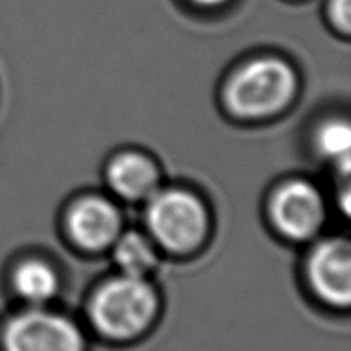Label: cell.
Returning <instances> with one entry per match:
<instances>
[{
  "instance_id": "cell-1",
  "label": "cell",
  "mask_w": 351,
  "mask_h": 351,
  "mask_svg": "<svg viewBox=\"0 0 351 351\" xmlns=\"http://www.w3.org/2000/svg\"><path fill=\"white\" fill-rule=\"evenodd\" d=\"M160 311L156 290L146 278L127 276L108 280L93 293L88 305L89 324L99 338L125 345L143 338Z\"/></svg>"
},
{
  "instance_id": "cell-13",
  "label": "cell",
  "mask_w": 351,
  "mask_h": 351,
  "mask_svg": "<svg viewBox=\"0 0 351 351\" xmlns=\"http://www.w3.org/2000/svg\"><path fill=\"white\" fill-rule=\"evenodd\" d=\"M191 2L197 3V5H202V7H218V5H223L225 2H228V0H191Z\"/></svg>"
},
{
  "instance_id": "cell-3",
  "label": "cell",
  "mask_w": 351,
  "mask_h": 351,
  "mask_svg": "<svg viewBox=\"0 0 351 351\" xmlns=\"http://www.w3.org/2000/svg\"><path fill=\"white\" fill-rule=\"evenodd\" d=\"M147 230L170 252H191L208 233V213L192 192L158 191L147 199Z\"/></svg>"
},
{
  "instance_id": "cell-7",
  "label": "cell",
  "mask_w": 351,
  "mask_h": 351,
  "mask_svg": "<svg viewBox=\"0 0 351 351\" xmlns=\"http://www.w3.org/2000/svg\"><path fill=\"white\" fill-rule=\"evenodd\" d=\"M69 233L86 250L112 247L122 233V216L113 202L103 197H84L69 211Z\"/></svg>"
},
{
  "instance_id": "cell-12",
  "label": "cell",
  "mask_w": 351,
  "mask_h": 351,
  "mask_svg": "<svg viewBox=\"0 0 351 351\" xmlns=\"http://www.w3.org/2000/svg\"><path fill=\"white\" fill-rule=\"evenodd\" d=\"M332 23L341 31L348 33L351 27V0H331L329 3Z\"/></svg>"
},
{
  "instance_id": "cell-5",
  "label": "cell",
  "mask_w": 351,
  "mask_h": 351,
  "mask_svg": "<svg viewBox=\"0 0 351 351\" xmlns=\"http://www.w3.org/2000/svg\"><path fill=\"white\" fill-rule=\"evenodd\" d=\"M271 218L285 237L308 240L324 225L326 204L321 192L307 180H290L271 199Z\"/></svg>"
},
{
  "instance_id": "cell-2",
  "label": "cell",
  "mask_w": 351,
  "mask_h": 351,
  "mask_svg": "<svg viewBox=\"0 0 351 351\" xmlns=\"http://www.w3.org/2000/svg\"><path fill=\"white\" fill-rule=\"evenodd\" d=\"M297 93V75L288 62L261 57L230 77L226 105L243 119H263L287 108Z\"/></svg>"
},
{
  "instance_id": "cell-10",
  "label": "cell",
  "mask_w": 351,
  "mask_h": 351,
  "mask_svg": "<svg viewBox=\"0 0 351 351\" xmlns=\"http://www.w3.org/2000/svg\"><path fill=\"white\" fill-rule=\"evenodd\" d=\"M113 259L122 274L144 278L156 266V252L149 239L137 232L120 233L113 243Z\"/></svg>"
},
{
  "instance_id": "cell-11",
  "label": "cell",
  "mask_w": 351,
  "mask_h": 351,
  "mask_svg": "<svg viewBox=\"0 0 351 351\" xmlns=\"http://www.w3.org/2000/svg\"><path fill=\"white\" fill-rule=\"evenodd\" d=\"M315 149L332 167L348 175L351 167V127L348 120H326L315 132Z\"/></svg>"
},
{
  "instance_id": "cell-9",
  "label": "cell",
  "mask_w": 351,
  "mask_h": 351,
  "mask_svg": "<svg viewBox=\"0 0 351 351\" xmlns=\"http://www.w3.org/2000/svg\"><path fill=\"white\" fill-rule=\"evenodd\" d=\"M12 285L27 307H47L60 290V280L50 264L31 259L14 271Z\"/></svg>"
},
{
  "instance_id": "cell-6",
  "label": "cell",
  "mask_w": 351,
  "mask_h": 351,
  "mask_svg": "<svg viewBox=\"0 0 351 351\" xmlns=\"http://www.w3.org/2000/svg\"><path fill=\"white\" fill-rule=\"evenodd\" d=\"M307 273L314 293L332 307L351 302V247L345 239L319 243L308 257Z\"/></svg>"
},
{
  "instance_id": "cell-4",
  "label": "cell",
  "mask_w": 351,
  "mask_h": 351,
  "mask_svg": "<svg viewBox=\"0 0 351 351\" xmlns=\"http://www.w3.org/2000/svg\"><path fill=\"white\" fill-rule=\"evenodd\" d=\"M0 351H88L84 331L47 307H27L0 328Z\"/></svg>"
},
{
  "instance_id": "cell-8",
  "label": "cell",
  "mask_w": 351,
  "mask_h": 351,
  "mask_svg": "<svg viewBox=\"0 0 351 351\" xmlns=\"http://www.w3.org/2000/svg\"><path fill=\"white\" fill-rule=\"evenodd\" d=\"M108 182L125 201H147L158 192L160 173L149 158L141 153H123L110 163Z\"/></svg>"
}]
</instances>
